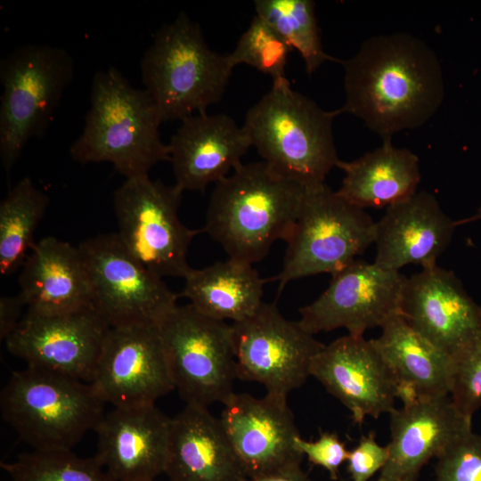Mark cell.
I'll return each mask as SVG.
<instances>
[{
    "mask_svg": "<svg viewBox=\"0 0 481 481\" xmlns=\"http://www.w3.org/2000/svg\"><path fill=\"white\" fill-rule=\"evenodd\" d=\"M105 404L90 382L30 366L13 371L0 395L3 418L35 451H71Z\"/></svg>",
    "mask_w": 481,
    "mask_h": 481,
    "instance_id": "cell-6",
    "label": "cell"
},
{
    "mask_svg": "<svg viewBox=\"0 0 481 481\" xmlns=\"http://www.w3.org/2000/svg\"><path fill=\"white\" fill-rule=\"evenodd\" d=\"M450 396L470 420L481 406V331L451 356Z\"/></svg>",
    "mask_w": 481,
    "mask_h": 481,
    "instance_id": "cell-32",
    "label": "cell"
},
{
    "mask_svg": "<svg viewBox=\"0 0 481 481\" xmlns=\"http://www.w3.org/2000/svg\"><path fill=\"white\" fill-rule=\"evenodd\" d=\"M457 226L434 195L417 192L387 207L376 222L374 263L393 271L412 264L422 268L435 265Z\"/></svg>",
    "mask_w": 481,
    "mask_h": 481,
    "instance_id": "cell-22",
    "label": "cell"
},
{
    "mask_svg": "<svg viewBox=\"0 0 481 481\" xmlns=\"http://www.w3.org/2000/svg\"><path fill=\"white\" fill-rule=\"evenodd\" d=\"M291 51L277 31L255 14L228 55L234 68L246 64L276 81L286 77L285 68Z\"/></svg>",
    "mask_w": 481,
    "mask_h": 481,
    "instance_id": "cell-31",
    "label": "cell"
},
{
    "mask_svg": "<svg viewBox=\"0 0 481 481\" xmlns=\"http://www.w3.org/2000/svg\"><path fill=\"white\" fill-rule=\"evenodd\" d=\"M340 113L322 109L285 77L273 81L271 89L249 109L242 126L264 162L311 189L324 184L339 161L332 126Z\"/></svg>",
    "mask_w": 481,
    "mask_h": 481,
    "instance_id": "cell-4",
    "label": "cell"
},
{
    "mask_svg": "<svg viewBox=\"0 0 481 481\" xmlns=\"http://www.w3.org/2000/svg\"><path fill=\"white\" fill-rule=\"evenodd\" d=\"M406 276L374 262L354 260L332 274L323 293L300 308V325L314 335L344 328L363 336L398 314Z\"/></svg>",
    "mask_w": 481,
    "mask_h": 481,
    "instance_id": "cell-13",
    "label": "cell"
},
{
    "mask_svg": "<svg viewBox=\"0 0 481 481\" xmlns=\"http://www.w3.org/2000/svg\"><path fill=\"white\" fill-rule=\"evenodd\" d=\"M254 7L255 14L277 31L292 50L298 52L308 75L326 61H338L322 48L314 1L256 0Z\"/></svg>",
    "mask_w": 481,
    "mask_h": 481,
    "instance_id": "cell-29",
    "label": "cell"
},
{
    "mask_svg": "<svg viewBox=\"0 0 481 481\" xmlns=\"http://www.w3.org/2000/svg\"><path fill=\"white\" fill-rule=\"evenodd\" d=\"M479 220H481V207L477 209L476 214H474L473 216L464 218V219L458 220L457 225H461L467 223H471V222L479 221Z\"/></svg>",
    "mask_w": 481,
    "mask_h": 481,
    "instance_id": "cell-38",
    "label": "cell"
},
{
    "mask_svg": "<svg viewBox=\"0 0 481 481\" xmlns=\"http://www.w3.org/2000/svg\"><path fill=\"white\" fill-rule=\"evenodd\" d=\"M175 389L186 404H224L238 379L232 325L177 305L158 325Z\"/></svg>",
    "mask_w": 481,
    "mask_h": 481,
    "instance_id": "cell-9",
    "label": "cell"
},
{
    "mask_svg": "<svg viewBox=\"0 0 481 481\" xmlns=\"http://www.w3.org/2000/svg\"><path fill=\"white\" fill-rule=\"evenodd\" d=\"M161 123L148 92L134 87L117 68L109 67L94 76L85 126L69 155L81 164L111 163L126 179L148 175L155 165L170 160L169 146L160 136Z\"/></svg>",
    "mask_w": 481,
    "mask_h": 481,
    "instance_id": "cell-3",
    "label": "cell"
},
{
    "mask_svg": "<svg viewBox=\"0 0 481 481\" xmlns=\"http://www.w3.org/2000/svg\"><path fill=\"white\" fill-rule=\"evenodd\" d=\"M223 404L219 419L247 477L301 463L295 445L299 432L287 397L234 393Z\"/></svg>",
    "mask_w": 481,
    "mask_h": 481,
    "instance_id": "cell-16",
    "label": "cell"
},
{
    "mask_svg": "<svg viewBox=\"0 0 481 481\" xmlns=\"http://www.w3.org/2000/svg\"><path fill=\"white\" fill-rule=\"evenodd\" d=\"M436 481H481V436L470 430L453 441L437 457Z\"/></svg>",
    "mask_w": 481,
    "mask_h": 481,
    "instance_id": "cell-33",
    "label": "cell"
},
{
    "mask_svg": "<svg viewBox=\"0 0 481 481\" xmlns=\"http://www.w3.org/2000/svg\"><path fill=\"white\" fill-rule=\"evenodd\" d=\"M113 407L155 404L175 389L158 325L110 328L90 382Z\"/></svg>",
    "mask_w": 481,
    "mask_h": 481,
    "instance_id": "cell-14",
    "label": "cell"
},
{
    "mask_svg": "<svg viewBox=\"0 0 481 481\" xmlns=\"http://www.w3.org/2000/svg\"><path fill=\"white\" fill-rule=\"evenodd\" d=\"M25 304L20 295L0 298V339L5 341L19 327Z\"/></svg>",
    "mask_w": 481,
    "mask_h": 481,
    "instance_id": "cell-36",
    "label": "cell"
},
{
    "mask_svg": "<svg viewBox=\"0 0 481 481\" xmlns=\"http://www.w3.org/2000/svg\"><path fill=\"white\" fill-rule=\"evenodd\" d=\"M181 296L201 314L232 322L252 315L263 303L264 285L253 265L229 258L200 268H191Z\"/></svg>",
    "mask_w": 481,
    "mask_h": 481,
    "instance_id": "cell-27",
    "label": "cell"
},
{
    "mask_svg": "<svg viewBox=\"0 0 481 481\" xmlns=\"http://www.w3.org/2000/svg\"><path fill=\"white\" fill-rule=\"evenodd\" d=\"M295 445L314 465L326 469L331 479L338 477L340 466L347 461L349 451L336 433L321 432L316 440L310 441L298 436Z\"/></svg>",
    "mask_w": 481,
    "mask_h": 481,
    "instance_id": "cell-34",
    "label": "cell"
},
{
    "mask_svg": "<svg viewBox=\"0 0 481 481\" xmlns=\"http://www.w3.org/2000/svg\"><path fill=\"white\" fill-rule=\"evenodd\" d=\"M306 190L264 161L241 163L216 183L202 232L229 258L253 265L275 241L288 240Z\"/></svg>",
    "mask_w": 481,
    "mask_h": 481,
    "instance_id": "cell-2",
    "label": "cell"
},
{
    "mask_svg": "<svg viewBox=\"0 0 481 481\" xmlns=\"http://www.w3.org/2000/svg\"><path fill=\"white\" fill-rule=\"evenodd\" d=\"M389 456L377 481H416L425 464L472 430L450 395L418 400L390 413Z\"/></svg>",
    "mask_w": 481,
    "mask_h": 481,
    "instance_id": "cell-20",
    "label": "cell"
},
{
    "mask_svg": "<svg viewBox=\"0 0 481 481\" xmlns=\"http://www.w3.org/2000/svg\"><path fill=\"white\" fill-rule=\"evenodd\" d=\"M165 474L168 481H243L247 477L208 408L186 404L171 419Z\"/></svg>",
    "mask_w": 481,
    "mask_h": 481,
    "instance_id": "cell-24",
    "label": "cell"
},
{
    "mask_svg": "<svg viewBox=\"0 0 481 481\" xmlns=\"http://www.w3.org/2000/svg\"><path fill=\"white\" fill-rule=\"evenodd\" d=\"M92 290V306L110 328L159 325L177 306L178 295L147 269L117 233L78 245Z\"/></svg>",
    "mask_w": 481,
    "mask_h": 481,
    "instance_id": "cell-11",
    "label": "cell"
},
{
    "mask_svg": "<svg viewBox=\"0 0 481 481\" xmlns=\"http://www.w3.org/2000/svg\"><path fill=\"white\" fill-rule=\"evenodd\" d=\"M49 197L29 177L9 189L0 203V272L3 276L23 265L35 247L34 235Z\"/></svg>",
    "mask_w": 481,
    "mask_h": 481,
    "instance_id": "cell-28",
    "label": "cell"
},
{
    "mask_svg": "<svg viewBox=\"0 0 481 481\" xmlns=\"http://www.w3.org/2000/svg\"><path fill=\"white\" fill-rule=\"evenodd\" d=\"M140 67L163 122L182 121L218 103L234 69L228 53L212 50L184 12L156 31Z\"/></svg>",
    "mask_w": 481,
    "mask_h": 481,
    "instance_id": "cell-5",
    "label": "cell"
},
{
    "mask_svg": "<svg viewBox=\"0 0 481 481\" xmlns=\"http://www.w3.org/2000/svg\"><path fill=\"white\" fill-rule=\"evenodd\" d=\"M343 64L340 112L362 119L383 140L427 123L444 95L440 61L423 40L404 32L366 39Z\"/></svg>",
    "mask_w": 481,
    "mask_h": 481,
    "instance_id": "cell-1",
    "label": "cell"
},
{
    "mask_svg": "<svg viewBox=\"0 0 481 481\" xmlns=\"http://www.w3.org/2000/svg\"><path fill=\"white\" fill-rule=\"evenodd\" d=\"M19 284L29 314L52 316L93 308L90 279L78 246L55 237L36 243Z\"/></svg>",
    "mask_w": 481,
    "mask_h": 481,
    "instance_id": "cell-23",
    "label": "cell"
},
{
    "mask_svg": "<svg viewBox=\"0 0 481 481\" xmlns=\"http://www.w3.org/2000/svg\"><path fill=\"white\" fill-rule=\"evenodd\" d=\"M66 49L50 45L16 47L0 61V158L9 176L32 137H41L74 76Z\"/></svg>",
    "mask_w": 481,
    "mask_h": 481,
    "instance_id": "cell-7",
    "label": "cell"
},
{
    "mask_svg": "<svg viewBox=\"0 0 481 481\" xmlns=\"http://www.w3.org/2000/svg\"><path fill=\"white\" fill-rule=\"evenodd\" d=\"M374 342L396 380L403 404L450 395L451 356L417 331L400 314L381 327Z\"/></svg>",
    "mask_w": 481,
    "mask_h": 481,
    "instance_id": "cell-25",
    "label": "cell"
},
{
    "mask_svg": "<svg viewBox=\"0 0 481 481\" xmlns=\"http://www.w3.org/2000/svg\"><path fill=\"white\" fill-rule=\"evenodd\" d=\"M310 376L341 402L359 425L366 417L378 419L395 408L396 380L374 339L351 334L335 339L315 355Z\"/></svg>",
    "mask_w": 481,
    "mask_h": 481,
    "instance_id": "cell-17",
    "label": "cell"
},
{
    "mask_svg": "<svg viewBox=\"0 0 481 481\" xmlns=\"http://www.w3.org/2000/svg\"><path fill=\"white\" fill-rule=\"evenodd\" d=\"M389 456L387 445H380L375 434L362 436L356 446L349 451L346 469L352 481H369L386 465Z\"/></svg>",
    "mask_w": 481,
    "mask_h": 481,
    "instance_id": "cell-35",
    "label": "cell"
},
{
    "mask_svg": "<svg viewBox=\"0 0 481 481\" xmlns=\"http://www.w3.org/2000/svg\"><path fill=\"white\" fill-rule=\"evenodd\" d=\"M399 314L450 356L481 331V306L452 271L437 265L406 278Z\"/></svg>",
    "mask_w": 481,
    "mask_h": 481,
    "instance_id": "cell-18",
    "label": "cell"
},
{
    "mask_svg": "<svg viewBox=\"0 0 481 481\" xmlns=\"http://www.w3.org/2000/svg\"><path fill=\"white\" fill-rule=\"evenodd\" d=\"M170 425L155 404L113 407L94 429V456L115 481H155L165 474Z\"/></svg>",
    "mask_w": 481,
    "mask_h": 481,
    "instance_id": "cell-19",
    "label": "cell"
},
{
    "mask_svg": "<svg viewBox=\"0 0 481 481\" xmlns=\"http://www.w3.org/2000/svg\"><path fill=\"white\" fill-rule=\"evenodd\" d=\"M110 328L94 308L52 316L26 314L4 342L27 366L91 382Z\"/></svg>",
    "mask_w": 481,
    "mask_h": 481,
    "instance_id": "cell-15",
    "label": "cell"
},
{
    "mask_svg": "<svg viewBox=\"0 0 481 481\" xmlns=\"http://www.w3.org/2000/svg\"><path fill=\"white\" fill-rule=\"evenodd\" d=\"M231 325L238 379L281 396L305 384L325 346L298 321L285 318L275 303L263 302L252 315Z\"/></svg>",
    "mask_w": 481,
    "mask_h": 481,
    "instance_id": "cell-12",
    "label": "cell"
},
{
    "mask_svg": "<svg viewBox=\"0 0 481 481\" xmlns=\"http://www.w3.org/2000/svg\"><path fill=\"white\" fill-rule=\"evenodd\" d=\"M345 175L336 192L360 208L389 207L417 192L419 158L391 141L352 161L337 164Z\"/></svg>",
    "mask_w": 481,
    "mask_h": 481,
    "instance_id": "cell-26",
    "label": "cell"
},
{
    "mask_svg": "<svg viewBox=\"0 0 481 481\" xmlns=\"http://www.w3.org/2000/svg\"><path fill=\"white\" fill-rule=\"evenodd\" d=\"M168 146L175 184L183 192H203L242 163L251 143L230 116L202 112L182 120Z\"/></svg>",
    "mask_w": 481,
    "mask_h": 481,
    "instance_id": "cell-21",
    "label": "cell"
},
{
    "mask_svg": "<svg viewBox=\"0 0 481 481\" xmlns=\"http://www.w3.org/2000/svg\"><path fill=\"white\" fill-rule=\"evenodd\" d=\"M376 222L325 183L306 189L287 242L278 294L292 281L338 272L374 243Z\"/></svg>",
    "mask_w": 481,
    "mask_h": 481,
    "instance_id": "cell-8",
    "label": "cell"
},
{
    "mask_svg": "<svg viewBox=\"0 0 481 481\" xmlns=\"http://www.w3.org/2000/svg\"><path fill=\"white\" fill-rule=\"evenodd\" d=\"M183 191L149 175L126 178L114 192L113 206L122 243L158 276H186L187 253L202 230L185 226L178 209Z\"/></svg>",
    "mask_w": 481,
    "mask_h": 481,
    "instance_id": "cell-10",
    "label": "cell"
},
{
    "mask_svg": "<svg viewBox=\"0 0 481 481\" xmlns=\"http://www.w3.org/2000/svg\"><path fill=\"white\" fill-rule=\"evenodd\" d=\"M1 467L12 481H115L95 456L71 451H35L19 454Z\"/></svg>",
    "mask_w": 481,
    "mask_h": 481,
    "instance_id": "cell-30",
    "label": "cell"
},
{
    "mask_svg": "<svg viewBox=\"0 0 481 481\" xmlns=\"http://www.w3.org/2000/svg\"><path fill=\"white\" fill-rule=\"evenodd\" d=\"M243 481H312V479L301 469L300 464H298L263 477H246Z\"/></svg>",
    "mask_w": 481,
    "mask_h": 481,
    "instance_id": "cell-37",
    "label": "cell"
}]
</instances>
